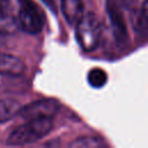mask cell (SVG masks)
<instances>
[{"mask_svg": "<svg viewBox=\"0 0 148 148\" xmlns=\"http://www.w3.org/2000/svg\"><path fill=\"white\" fill-rule=\"evenodd\" d=\"M53 127L52 118H38L28 120L16 127L7 139L8 146H25L34 143L47 135Z\"/></svg>", "mask_w": 148, "mask_h": 148, "instance_id": "cell-1", "label": "cell"}, {"mask_svg": "<svg viewBox=\"0 0 148 148\" xmlns=\"http://www.w3.org/2000/svg\"><path fill=\"white\" fill-rule=\"evenodd\" d=\"M101 23L94 13H87L76 25V40L86 52H91L97 49L101 42Z\"/></svg>", "mask_w": 148, "mask_h": 148, "instance_id": "cell-2", "label": "cell"}, {"mask_svg": "<svg viewBox=\"0 0 148 148\" xmlns=\"http://www.w3.org/2000/svg\"><path fill=\"white\" fill-rule=\"evenodd\" d=\"M20 3L17 23L28 34H39L45 23L43 13L31 0H17Z\"/></svg>", "mask_w": 148, "mask_h": 148, "instance_id": "cell-3", "label": "cell"}, {"mask_svg": "<svg viewBox=\"0 0 148 148\" xmlns=\"http://www.w3.org/2000/svg\"><path fill=\"white\" fill-rule=\"evenodd\" d=\"M60 104L54 99H42L29 103L21 108L18 116L25 120L38 118H52L58 113Z\"/></svg>", "mask_w": 148, "mask_h": 148, "instance_id": "cell-4", "label": "cell"}, {"mask_svg": "<svg viewBox=\"0 0 148 148\" xmlns=\"http://www.w3.org/2000/svg\"><path fill=\"white\" fill-rule=\"evenodd\" d=\"M106 10L110 18V23L112 27L113 36L116 42L119 45H126L127 43V28L125 23V18L121 12V7L119 0H106Z\"/></svg>", "mask_w": 148, "mask_h": 148, "instance_id": "cell-5", "label": "cell"}, {"mask_svg": "<svg viewBox=\"0 0 148 148\" xmlns=\"http://www.w3.org/2000/svg\"><path fill=\"white\" fill-rule=\"evenodd\" d=\"M61 12L69 25L76 27L84 15L82 0H61Z\"/></svg>", "mask_w": 148, "mask_h": 148, "instance_id": "cell-6", "label": "cell"}, {"mask_svg": "<svg viewBox=\"0 0 148 148\" xmlns=\"http://www.w3.org/2000/svg\"><path fill=\"white\" fill-rule=\"evenodd\" d=\"M25 71L24 62L12 54L0 52V74L8 76H20Z\"/></svg>", "mask_w": 148, "mask_h": 148, "instance_id": "cell-7", "label": "cell"}, {"mask_svg": "<svg viewBox=\"0 0 148 148\" xmlns=\"http://www.w3.org/2000/svg\"><path fill=\"white\" fill-rule=\"evenodd\" d=\"M21 105L14 99H0V124L10 120L18 114Z\"/></svg>", "mask_w": 148, "mask_h": 148, "instance_id": "cell-8", "label": "cell"}, {"mask_svg": "<svg viewBox=\"0 0 148 148\" xmlns=\"http://www.w3.org/2000/svg\"><path fill=\"white\" fill-rule=\"evenodd\" d=\"M69 146L73 148H102L105 147L106 143L96 136H80L75 139Z\"/></svg>", "mask_w": 148, "mask_h": 148, "instance_id": "cell-9", "label": "cell"}, {"mask_svg": "<svg viewBox=\"0 0 148 148\" xmlns=\"http://www.w3.org/2000/svg\"><path fill=\"white\" fill-rule=\"evenodd\" d=\"M17 21L9 13H0V34L12 35L17 29Z\"/></svg>", "mask_w": 148, "mask_h": 148, "instance_id": "cell-10", "label": "cell"}, {"mask_svg": "<svg viewBox=\"0 0 148 148\" xmlns=\"http://www.w3.org/2000/svg\"><path fill=\"white\" fill-rule=\"evenodd\" d=\"M108 81V75L102 68H92L88 73V82L94 88L103 87Z\"/></svg>", "mask_w": 148, "mask_h": 148, "instance_id": "cell-11", "label": "cell"}, {"mask_svg": "<svg viewBox=\"0 0 148 148\" xmlns=\"http://www.w3.org/2000/svg\"><path fill=\"white\" fill-rule=\"evenodd\" d=\"M0 13H9V14H12L10 0H0Z\"/></svg>", "mask_w": 148, "mask_h": 148, "instance_id": "cell-12", "label": "cell"}, {"mask_svg": "<svg viewBox=\"0 0 148 148\" xmlns=\"http://www.w3.org/2000/svg\"><path fill=\"white\" fill-rule=\"evenodd\" d=\"M142 15L146 17V20L148 21V0H145L143 5H142V9H141Z\"/></svg>", "mask_w": 148, "mask_h": 148, "instance_id": "cell-13", "label": "cell"}, {"mask_svg": "<svg viewBox=\"0 0 148 148\" xmlns=\"http://www.w3.org/2000/svg\"><path fill=\"white\" fill-rule=\"evenodd\" d=\"M47 7H50L52 10H56V3H54V0H42Z\"/></svg>", "mask_w": 148, "mask_h": 148, "instance_id": "cell-14", "label": "cell"}, {"mask_svg": "<svg viewBox=\"0 0 148 148\" xmlns=\"http://www.w3.org/2000/svg\"><path fill=\"white\" fill-rule=\"evenodd\" d=\"M5 35H2V34H0V44H2V37H3Z\"/></svg>", "mask_w": 148, "mask_h": 148, "instance_id": "cell-15", "label": "cell"}]
</instances>
